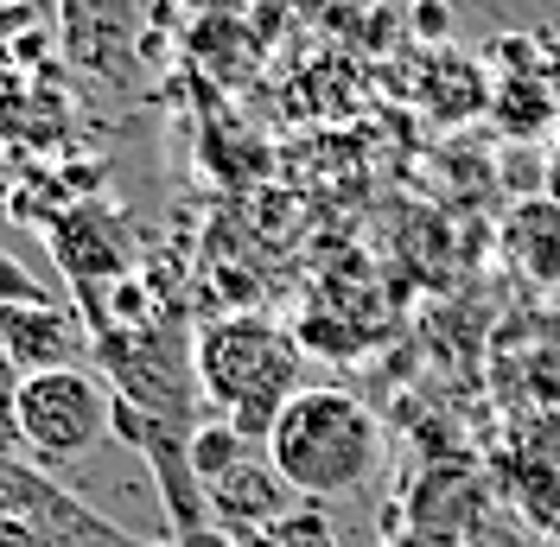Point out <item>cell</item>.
Returning <instances> with one entry per match:
<instances>
[{"instance_id":"cell-1","label":"cell","mask_w":560,"mask_h":547,"mask_svg":"<svg viewBox=\"0 0 560 547\" xmlns=\"http://www.w3.org/2000/svg\"><path fill=\"white\" fill-rule=\"evenodd\" d=\"M261 452L293 497H350L383 465V427L345 388H300Z\"/></svg>"},{"instance_id":"cell-2","label":"cell","mask_w":560,"mask_h":547,"mask_svg":"<svg viewBox=\"0 0 560 547\" xmlns=\"http://www.w3.org/2000/svg\"><path fill=\"white\" fill-rule=\"evenodd\" d=\"M293 376H300V357L275 318H255V312L217 318L198 338V388L210 395L217 420H230L248 445L268 440L280 408L300 395Z\"/></svg>"},{"instance_id":"cell-3","label":"cell","mask_w":560,"mask_h":547,"mask_svg":"<svg viewBox=\"0 0 560 547\" xmlns=\"http://www.w3.org/2000/svg\"><path fill=\"white\" fill-rule=\"evenodd\" d=\"M13 420H20V445L26 452L65 465V458H83L115 427V401H108V388L83 363H65V370L20 376Z\"/></svg>"},{"instance_id":"cell-4","label":"cell","mask_w":560,"mask_h":547,"mask_svg":"<svg viewBox=\"0 0 560 547\" xmlns=\"http://www.w3.org/2000/svg\"><path fill=\"white\" fill-rule=\"evenodd\" d=\"M0 350L13 357L20 376H38V370H65L77 357V325L58 300L45 306H0Z\"/></svg>"},{"instance_id":"cell-5","label":"cell","mask_w":560,"mask_h":547,"mask_svg":"<svg viewBox=\"0 0 560 547\" xmlns=\"http://www.w3.org/2000/svg\"><path fill=\"white\" fill-rule=\"evenodd\" d=\"M70 58L103 77H121V58L135 51V0H65Z\"/></svg>"},{"instance_id":"cell-6","label":"cell","mask_w":560,"mask_h":547,"mask_svg":"<svg viewBox=\"0 0 560 547\" xmlns=\"http://www.w3.org/2000/svg\"><path fill=\"white\" fill-rule=\"evenodd\" d=\"M287 484H280V472L268 465V452H248L236 472H223V478L205 490L210 515L223 522V528H268L275 515H287Z\"/></svg>"},{"instance_id":"cell-7","label":"cell","mask_w":560,"mask_h":547,"mask_svg":"<svg viewBox=\"0 0 560 547\" xmlns=\"http://www.w3.org/2000/svg\"><path fill=\"white\" fill-rule=\"evenodd\" d=\"M503 255H510L528 280L555 287L560 280V205H548V198H523L516 217L503 223Z\"/></svg>"},{"instance_id":"cell-8","label":"cell","mask_w":560,"mask_h":547,"mask_svg":"<svg viewBox=\"0 0 560 547\" xmlns=\"http://www.w3.org/2000/svg\"><path fill=\"white\" fill-rule=\"evenodd\" d=\"M248 452H255V445H248L230 420H205V427H191V440H185V472H191L198 490H210L223 472H236Z\"/></svg>"},{"instance_id":"cell-9","label":"cell","mask_w":560,"mask_h":547,"mask_svg":"<svg viewBox=\"0 0 560 547\" xmlns=\"http://www.w3.org/2000/svg\"><path fill=\"white\" fill-rule=\"evenodd\" d=\"M490 115L510 135H535L555 121V96L541 90V77H503V83H490Z\"/></svg>"},{"instance_id":"cell-10","label":"cell","mask_w":560,"mask_h":547,"mask_svg":"<svg viewBox=\"0 0 560 547\" xmlns=\"http://www.w3.org/2000/svg\"><path fill=\"white\" fill-rule=\"evenodd\" d=\"M0 306H45V287L13 268V255H0Z\"/></svg>"},{"instance_id":"cell-11","label":"cell","mask_w":560,"mask_h":547,"mask_svg":"<svg viewBox=\"0 0 560 547\" xmlns=\"http://www.w3.org/2000/svg\"><path fill=\"white\" fill-rule=\"evenodd\" d=\"M415 33H420V38H446V33H453V13H446V0H415Z\"/></svg>"},{"instance_id":"cell-12","label":"cell","mask_w":560,"mask_h":547,"mask_svg":"<svg viewBox=\"0 0 560 547\" xmlns=\"http://www.w3.org/2000/svg\"><path fill=\"white\" fill-rule=\"evenodd\" d=\"M541 198L560 205V147H555V160H548V185H541Z\"/></svg>"}]
</instances>
